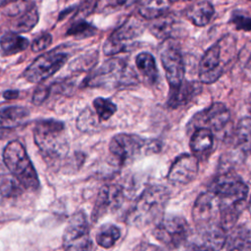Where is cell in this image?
<instances>
[{"label":"cell","mask_w":251,"mask_h":251,"mask_svg":"<svg viewBox=\"0 0 251 251\" xmlns=\"http://www.w3.org/2000/svg\"><path fill=\"white\" fill-rule=\"evenodd\" d=\"M248 211H249V214L251 216V197L249 199V203H248Z\"/></svg>","instance_id":"45"},{"label":"cell","mask_w":251,"mask_h":251,"mask_svg":"<svg viewBox=\"0 0 251 251\" xmlns=\"http://www.w3.org/2000/svg\"><path fill=\"white\" fill-rule=\"evenodd\" d=\"M160 58L171 89L177 87L184 80V64L178 47L172 39L162 44Z\"/></svg>","instance_id":"11"},{"label":"cell","mask_w":251,"mask_h":251,"mask_svg":"<svg viewBox=\"0 0 251 251\" xmlns=\"http://www.w3.org/2000/svg\"><path fill=\"white\" fill-rule=\"evenodd\" d=\"M18 96H19V91H17V90H6L3 93V97L8 100L16 99Z\"/></svg>","instance_id":"40"},{"label":"cell","mask_w":251,"mask_h":251,"mask_svg":"<svg viewBox=\"0 0 251 251\" xmlns=\"http://www.w3.org/2000/svg\"><path fill=\"white\" fill-rule=\"evenodd\" d=\"M96 54H90L85 57L78 58L77 60L74 61L71 65V68L74 71H85L91 68V66L94 65L96 61Z\"/></svg>","instance_id":"36"},{"label":"cell","mask_w":251,"mask_h":251,"mask_svg":"<svg viewBox=\"0 0 251 251\" xmlns=\"http://www.w3.org/2000/svg\"><path fill=\"white\" fill-rule=\"evenodd\" d=\"M200 90L201 86L198 82L183 80L177 87L171 89L168 99V106L174 109L183 106L197 96Z\"/></svg>","instance_id":"17"},{"label":"cell","mask_w":251,"mask_h":251,"mask_svg":"<svg viewBox=\"0 0 251 251\" xmlns=\"http://www.w3.org/2000/svg\"><path fill=\"white\" fill-rule=\"evenodd\" d=\"M229 23L237 30H243V31L251 30V15L246 12L234 11L229 18Z\"/></svg>","instance_id":"31"},{"label":"cell","mask_w":251,"mask_h":251,"mask_svg":"<svg viewBox=\"0 0 251 251\" xmlns=\"http://www.w3.org/2000/svg\"><path fill=\"white\" fill-rule=\"evenodd\" d=\"M96 123L95 114L89 108H85L83 111H81L76 120V126L81 131H88L92 129Z\"/></svg>","instance_id":"32"},{"label":"cell","mask_w":251,"mask_h":251,"mask_svg":"<svg viewBox=\"0 0 251 251\" xmlns=\"http://www.w3.org/2000/svg\"><path fill=\"white\" fill-rule=\"evenodd\" d=\"M96 31V27L91 24L87 23L85 20H78L73 21V24L68 29L67 34L76 38H86L89 36H93Z\"/></svg>","instance_id":"29"},{"label":"cell","mask_w":251,"mask_h":251,"mask_svg":"<svg viewBox=\"0 0 251 251\" xmlns=\"http://www.w3.org/2000/svg\"><path fill=\"white\" fill-rule=\"evenodd\" d=\"M29 41L17 32L5 33L0 39V47L5 55H15L27 48Z\"/></svg>","instance_id":"23"},{"label":"cell","mask_w":251,"mask_h":251,"mask_svg":"<svg viewBox=\"0 0 251 251\" xmlns=\"http://www.w3.org/2000/svg\"><path fill=\"white\" fill-rule=\"evenodd\" d=\"M249 1H251V0H249Z\"/></svg>","instance_id":"47"},{"label":"cell","mask_w":251,"mask_h":251,"mask_svg":"<svg viewBox=\"0 0 251 251\" xmlns=\"http://www.w3.org/2000/svg\"><path fill=\"white\" fill-rule=\"evenodd\" d=\"M233 151L235 156L243 160L251 153V118L241 119L235 128L233 140Z\"/></svg>","instance_id":"16"},{"label":"cell","mask_w":251,"mask_h":251,"mask_svg":"<svg viewBox=\"0 0 251 251\" xmlns=\"http://www.w3.org/2000/svg\"><path fill=\"white\" fill-rule=\"evenodd\" d=\"M137 82L136 74L126 61L121 58H111L86 77L84 86L125 88Z\"/></svg>","instance_id":"4"},{"label":"cell","mask_w":251,"mask_h":251,"mask_svg":"<svg viewBox=\"0 0 251 251\" xmlns=\"http://www.w3.org/2000/svg\"><path fill=\"white\" fill-rule=\"evenodd\" d=\"M50 92H51V87H48L45 85L38 86L32 95V103L37 106L41 105L43 102L46 101Z\"/></svg>","instance_id":"38"},{"label":"cell","mask_w":251,"mask_h":251,"mask_svg":"<svg viewBox=\"0 0 251 251\" xmlns=\"http://www.w3.org/2000/svg\"><path fill=\"white\" fill-rule=\"evenodd\" d=\"M230 120V114L225 104L216 102L198 113L191 123L198 127H206L214 130L223 129Z\"/></svg>","instance_id":"14"},{"label":"cell","mask_w":251,"mask_h":251,"mask_svg":"<svg viewBox=\"0 0 251 251\" xmlns=\"http://www.w3.org/2000/svg\"><path fill=\"white\" fill-rule=\"evenodd\" d=\"M135 64L140 74L147 79V81L154 83L158 79V69L154 57L148 52L139 53L136 56Z\"/></svg>","instance_id":"24"},{"label":"cell","mask_w":251,"mask_h":251,"mask_svg":"<svg viewBox=\"0 0 251 251\" xmlns=\"http://www.w3.org/2000/svg\"><path fill=\"white\" fill-rule=\"evenodd\" d=\"M5 134H6V131L0 129V139H2V138L5 136Z\"/></svg>","instance_id":"44"},{"label":"cell","mask_w":251,"mask_h":251,"mask_svg":"<svg viewBox=\"0 0 251 251\" xmlns=\"http://www.w3.org/2000/svg\"><path fill=\"white\" fill-rule=\"evenodd\" d=\"M124 198V189L118 184L104 185L98 192L92 212V221L96 222L108 211L118 208Z\"/></svg>","instance_id":"15"},{"label":"cell","mask_w":251,"mask_h":251,"mask_svg":"<svg viewBox=\"0 0 251 251\" xmlns=\"http://www.w3.org/2000/svg\"><path fill=\"white\" fill-rule=\"evenodd\" d=\"M220 203L221 225L226 229H230L237 221L244 206L248 186L235 174L226 172L218 176L210 184L209 189Z\"/></svg>","instance_id":"1"},{"label":"cell","mask_w":251,"mask_h":251,"mask_svg":"<svg viewBox=\"0 0 251 251\" xmlns=\"http://www.w3.org/2000/svg\"><path fill=\"white\" fill-rule=\"evenodd\" d=\"M93 107L100 121L109 120L117 112L116 104L113 103L111 100L103 97L95 98L93 101Z\"/></svg>","instance_id":"30"},{"label":"cell","mask_w":251,"mask_h":251,"mask_svg":"<svg viewBox=\"0 0 251 251\" xmlns=\"http://www.w3.org/2000/svg\"><path fill=\"white\" fill-rule=\"evenodd\" d=\"M169 1L172 3V2H176V1H178V0H169Z\"/></svg>","instance_id":"46"},{"label":"cell","mask_w":251,"mask_h":251,"mask_svg":"<svg viewBox=\"0 0 251 251\" xmlns=\"http://www.w3.org/2000/svg\"><path fill=\"white\" fill-rule=\"evenodd\" d=\"M198 170V159L193 154L185 153L174 161L168 173V179L175 185H186L196 177Z\"/></svg>","instance_id":"13"},{"label":"cell","mask_w":251,"mask_h":251,"mask_svg":"<svg viewBox=\"0 0 251 251\" xmlns=\"http://www.w3.org/2000/svg\"><path fill=\"white\" fill-rule=\"evenodd\" d=\"M235 50V40L226 35L212 45L200 60L198 74L203 83H213L223 75L225 68Z\"/></svg>","instance_id":"5"},{"label":"cell","mask_w":251,"mask_h":251,"mask_svg":"<svg viewBox=\"0 0 251 251\" xmlns=\"http://www.w3.org/2000/svg\"><path fill=\"white\" fill-rule=\"evenodd\" d=\"M138 0H116L117 4L123 6V7H129L136 3Z\"/></svg>","instance_id":"41"},{"label":"cell","mask_w":251,"mask_h":251,"mask_svg":"<svg viewBox=\"0 0 251 251\" xmlns=\"http://www.w3.org/2000/svg\"><path fill=\"white\" fill-rule=\"evenodd\" d=\"M140 251H163L159 246L150 244V243H145L142 245Z\"/></svg>","instance_id":"39"},{"label":"cell","mask_w":251,"mask_h":251,"mask_svg":"<svg viewBox=\"0 0 251 251\" xmlns=\"http://www.w3.org/2000/svg\"><path fill=\"white\" fill-rule=\"evenodd\" d=\"M176 21L175 18L165 15L159 19L154 20L150 25L151 32L160 39H172L173 34L176 29Z\"/></svg>","instance_id":"26"},{"label":"cell","mask_w":251,"mask_h":251,"mask_svg":"<svg viewBox=\"0 0 251 251\" xmlns=\"http://www.w3.org/2000/svg\"><path fill=\"white\" fill-rule=\"evenodd\" d=\"M153 234L158 241L173 250L188 239L190 228L182 217L170 216L158 222Z\"/></svg>","instance_id":"7"},{"label":"cell","mask_w":251,"mask_h":251,"mask_svg":"<svg viewBox=\"0 0 251 251\" xmlns=\"http://www.w3.org/2000/svg\"><path fill=\"white\" fill-rule=\"evenodd\" d=\"M52 42V35L48 32H43L34 38L31 42V50L34 52L45 50Z\"/></svg>","instance_id":"35"},{"label":"cell","mask_w":251,"mask_h":251,"mask_svg":"<svg viewBox=\"0 0 251 251\" xmlns=\"http://www.w3.org/2000/svg\"><path fill=\"white\" fill-rule=\"evenodd\" d=\"M227 251H251V230L238 227L226 238Z\"/></svg>","instance_id":"22"},{"label":"cell","mask_w":251,"mask_h":251,"mask_svg":"<svg viewBox=\"0 0 251 251\" xmlns=\"http://www.w3.org/2000/svg\"><path fill=\"white\" fill-rule=\"evenodd\" d=\"M34 142L45 159L54 161L69 152V140L64 123L48 119L37 122L33 128Z\"/></svg>","instance_id":"3"},{"label":"cell","mask_w":251,"mask_h":251,"mask_svg":"<svg viewBox=\"0 0 251 251\" xmlns=\"http://www.w3.org/2000/svg\"><path fill=\"white\" fill-rule=\"evenodd\" d=\"M29 117L25 107L9 106L0 109V129L6 132L25 124Z\"/></svg>","instance_id":"19"},{"label":"cell","mask_w":251,"mask_h":251,"mask_svg":"<svg viewBox=\"0 0 251 251\" xmlns=\"http://www.w3.org/2000/svg\"><path fill=\"white\" fill-rule=\"evenodd\" d=\"M98 0H82L78 5L73 21L84 20L85 17L89 16L96 8Z\"/></svg>","instance_id":"34"},{"label":"cell","mask_w":251,"mask_h":251,"mask_svg":"<svg viewBox=\"0 0 251 251\" xmlns=\"http://www.w3.org/2000/svg\"><path fill=\"white\" fill-rule=\"evenodd\" d=\"M214 145V136L212 130L206 127L195 128L191 135L189 146L193 155L197 159H204L207 157Z\"/></svg>","instance_id":"18"},{"label":"cell","mask_w":251,"mask_h":251,"mask_svg":"<svg viewBox=\"0 0 251 251\" xmlns=\"http://www.w3.org/2000/svg\"><path fill=\"white\" fill-rule=\"evenodd\" d=\"M142 30V25L136 19L130 18L126 20L105 41L103 45L104 54L113 56L126 51L133 40L141 34Z\"/></svg>","instance_id":"12"},{"label":"cell","mask_w":251,"mask_h":251,"mask_svg":"<svg viewBox=\"0 0 251 251\" xmlns=\"http://www.w3.org/2000/svg\"><path fill=\"white\" fill-rule=\"evenodd\" d=\"M3 162L23 188L35 190L39 187L36 171L25 146L20 141L14 140L6 145L3 151Z\"/></svg>","instance_id":"6"},{"label":"cell","mask_w":251,"mask_h":251,"mask_svg":"<svg viewBox=\"0 0 251 251\" xmlns=\"http://www.w3.org/2000/svg\"><path fill=\"white\" fill-rule=\"evenodd\" d=\"M21 188L23 186L12 176L5 163L0 160V195L5 197L15 196L21 193Z\"/></svg>","instance_id":"25"},{"label":"cell","mask_w":251,"mask_h":251,"mask_svg":"<svg viewBox=\"0 0 251 251\" xmlns=\"http://www.w3.org/2000/svg\"><path fill=\"white\" fill-rule=\"evenodd\" d=\"M4 7H5L4 14L9 17L19 16L28 8L26 7V4L25 3L24 0H14Z\"/></svg>","instance_id":"37"},{"label":"cell","mask_w":251,"mask_h":251,"mask_svg":"<svg viewBox=\"0 0 251 251\" xmlns=\"http://www.w3.org/2000/svg\"><path fill=\"white\" fill-rule=\"evenodd\" d=\"M38 12L34 6L28 7L25 11H24L20 17L16 20L13 25L16 32H26L31 30L38 23Z\"/></svg>","instance_id":"27"},{"label":"cell","mask_w":251,"mask_h":251,"mask_svg":"<svg viewBox=\"0 0 251 251\" xmlns=\"http://www.w3.org/2000/svg\"><path fill=\"white\" fill-rule=\"evenodd\" d=\"M12 1H14V0H0V7H4V6H6L7 4L11 3Z\"/></svg>","instance_id":"42"},{"label":"cell","mask_w":251,"mask_h":251,"mask_svg":"<svg viewBox=\"0 0 251 251\" xmlns=\"http://www.w3.org/2000/svg\"><path fill=\"white\" fill-rule=\"evenodd\" d=\"M121 237V230L118 226L107 224L103 225L97 234H96V242L99 246L103 248H110L114 246L117 240Z\"/></svg>","instance_id":"28"},{"label":"cell","mask_w":251,"mask_h":251,"mask_svg":"<svg viewBox=\"0 0 251 251\" xmlns=\"http://www.w3.org/2000/svg\"><path fill=\"white\" fill-rule=\"evenodd\" d=\"M166 187L153 185L146 188L137 198L126 215V221L134 226H145L160 219L169 201Z\"/></svg>","instance_id":"2"},{"label":"cell","mask_w":251,"mask_h":251,"mask_svg":"<svg viewBox=\"0 0 251 251\" xmlns=\"http://www.w3.org/2000/svg\"><path fill=\"white\" fill-rule=\"evenodd\" d=\"M156 146L157 145H154L153 143L147 144L144 139L137 135L119 133L112 137L109 144V150L112 156L123 165L137 157L143 149L154 150Z\"/></svg>","instance_id":"9"},{"label":"cell","mask_w":251,"mask_h":251,"mask_svg":"<svg viewBox=\"0 0 251 251\" xmlns=\"http://www.w3.org/2000/svg\"><path fill=\"white\" fill-rule=\"evenodd\" d=\"M170 6L169 0H140L137 11L143 19L156 20L167 15Z\"/></svg>","instance_id":"21"},{"label":"cell","mask_w":251,"mask_h":251,"mask_svg":"<svg viewBox=\"0 0 251 251\" xmlns=\"http://www.w3.org/2000/svg\"><path fill=\"white\" fill-rule=\"evenodd\" d=\"M248 109H249V112L251 114V94H250V96L248 98Z\"/></svg>","instance_id":"43"},{"label":"cell","mask_w":251,"mask_h":251,"mask_svg":"<svg viewBox=\"0 0 251 251\" xmlns=\"http://www.w3.org/2000/svg\"><path fill=\"white\" fill-rule=\"evenodd\" d=\"M67 58L65 53L57 51L41 54L25 70L23 75L29 82H41L58 72Z\"/></svg>","instance_id":"10"},{"label":"cell","mask_w":251,"mask_h":251,"mask_svg":"<svg viewBox=\"0 0 251 251\" xmlns=\"http://www.w3.org/2000/svg\"><path fill=\"white\" fill-rule=\"evenodd\" d=\"M64 251H90L88 221L83 212L75 214L67 224L63 234Z\"/></svg>","instance_id":"8"},{"label":"cell","mask_w":251,"mask_h":251,"mask_svg":"<svg viewBox=\"0 0 251 251\" xmlns=\"http://www.w3.org/2000/svg\"><path fill=\"white\" fill-rule=\"evenodd\" d=\"M173 251H215L209 244L200 238V241L186 240L178 247L173 249Z\"/></svg>","instance_id":"33"},{"label":"cell","mask_w":251,"mask_h":251,"mask_svg":"<svg viewBox=\"0 0 251 251\" xmlns=\"http://www.w3.org/2000/svg\"><path fill=\"white\" fill-rule=\"evenodd\" d=\"M184 14L192 25L196 26H205L211 22L215 14V9L209 1L204 0L192 4L185 10Z\"/></svg>","instance_id":"20"}]
</instances>
